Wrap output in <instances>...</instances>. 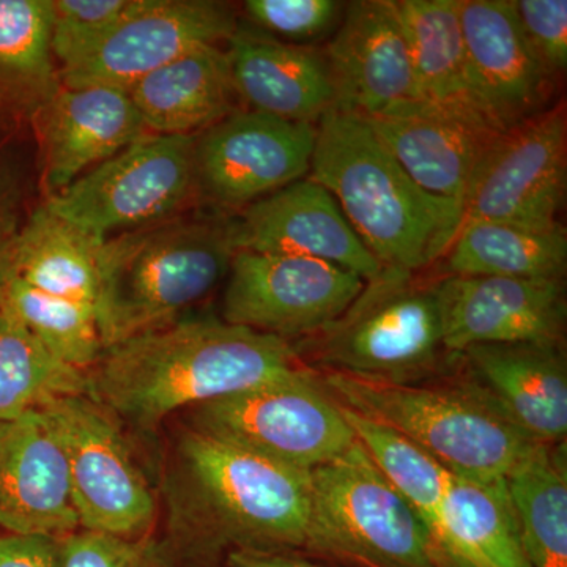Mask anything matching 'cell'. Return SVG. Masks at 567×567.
I'll return each instance as SVG.
<instances>
[{"mask_svg":"<svg viewBox=\"0 0 567 567\" xmlns=\"http://www.w3.org/2000/svg\"><path fill=\"white\" fill-rule=\"evenodd\" d=\"M306 368L292 342L218 319L178 320L106 347L89 369V395L107 412L155 427L197 406Z\"/></svg>","mask_w":567,"mask_h":567,"instance_id":"1","label":"cell"},{"mask_svg":"<svg viewBox=\"0 0 567 567\" xmlns=\"http://www.w3.org/2000/svg\"><path fill=\"white\" fill-rule=\"evenodd\" d=\"M309 178L334 197L383 268L416 275L446 256L462 204L425 192L361 115L330 111L317 122Z\"/></svg>","mask_w":567,"mask_h":567,"instance_id":"2","label":"cell"},{"mask_svg":"<svg viewBox=\"0 0 567 567\" xmlns=\"http://www.w3.org/2000/svg\"><path fill=\"white\" fill-rule=\"evenodd\" d=\"M234 218L183 216L106 238L100 249L96 323L104 349L181 320L227 278Z\"/></svg>","mask_w":567,"mask_h":567,"instance_id":"3","label":"cell"},{"mask_svg":"<svg viewBox=\"0 0 567 567\" xmlns=\"http://www.w3.org/2000/svg\"><path fill=\"white\" fill-rule=\"evenodd\" d=\"M339 404L390 425L427 451L454 476L502 480L540 443L480 383H383L324 374Z\"/></svg>","mask_w":567,"mask_h":567,"instance_id":"4","label":"cell"},{"mask_svg":"<svg viewBox=\"0 0 567 567\" xmlns=\"http://www.w3.org/2000/svg\"><path fill=\"white\" fill-rule=\"evenodd\" d=\"M293 347L328 374L415 383L446 352L435 282L383 268L333 323Z\"/></svg>","mask_w":567,"mask_h":567,"instance_id":"5","label":"cell"},{"mask_svg":"<svg viewBox=\"0 0 567 567\" xmlns=\"http://www.w3.org/2000/svg\"><path fill=\"white\" fill-rule=\"evenodd\" d=\"M306 548L361 567H440L431 536L360 443L311 470Z\"/></svg>","mask_w":567,"mask_h":567,"instance_id":"6","label":"cell"},{"mask_svg":"<svg viewBox=\"0 0 567 567\" xmlns=\"http://www.w3.org/2000/svg\"><path fill=\"white\" fill-rule=\"evenodd\" d=\"M182 454L200 503L241 547L306 548L311 472L194 429L183 439Z\"/></svg>","mask_w":567,"mask_h":567,"instance_id":"7","label":"cell"},{"mask_svg":"<svg viewBox=\"0 0 567 567\" xmlns=\"http://www.w3.org/2000/svg\"><path fill=\"white\" fill-rule=\"evenodd\" d=\"M193 412L194 431L308 472L341 457L357 443L342 405L308 365L194 406Z\"/></svg>","mask_w":567,"mask_h":567,"instance_id":"8","label":"cell"},{"mask_svg":"<svg viewBox=\"0 0 567 567\" xmlns=\"http://www.w3.org/2000/svg\"><path fill=\"white\" fill-rule=\"evenodd\" d=\"M194 147L196 136L144 134L44 204L102 240L174 218L197 199Z\"/></svg>","mask_w":567,"mask_h":567,"instance_id":"9","label":"cell"},{"mask_svg":"<svg viewBox=\"0 0 567 567\" xmlns=\"http://www.w3.org/2000/svg\"><path fill=\"white\" fill-rule=\"evenodd\" d=\"M40 410L50 416L65 447L81 529L126 539L145 537L155 520V495L117 417L91 395H66Z\"/></svg>","mask_w":567,"mask_h":567,"instance_id":"10","label":"cell"},{"mask_svg":"<svg viewBox=\"0 0 567 567\" xmlns=\"http://www.w3.org/2000/svg\"><path fill=\"white\" fill-rule=\"evenodd\" d=\"M566 158L565 103L499 133L466 189L464 223L496 221L532 229L563 226Z\"/></svg>","mask_w":567,"mask_h":567,"instance_id":"11","label":"cell"},{"mask_svg":"<svg viewBox=\"0 0 567 567\" xmlns=\"http://www.w3.org/2000/svg\"><path fill=\"white\" fill-rule=\"evenodd\" d=\"M364 284L323 260L241 249L227 275L223 320L289 342L306 339L333 323Z\"/></svg>","mask_w":567,"mask_h":567,"instance_id":"12","label":"cell"},{"mask_svg":"<svg viewBox=\"0 0 567 567\" xmlns=\"http://www.w3.org/2000/svg\"><path fill=\"white\" fill-rule=\"evenodd\" d=\"M316 125L251 110L235 111L197 134V199L223 212L245 210L308 177Z\"/></svg>","mask_w":567,"mask_h":567,"instance_id":"13","label":"cell"},{"mask_svg":"<svg viewBox=\"0 0 567 567\" xmlns=\"http://www.w3.org/2000/svg\"><path fill=\"white\" fill-rule=\"evenodd\" d=\"M237 29L226 3L142 0L140 9L59 66V80L66 87L102 85L128 92L186 52L229 41Z\"/></svg>","mask_w":567,"mask_h":567,"instance_id":"14","label":"cell"},{"mask_svg":"<svg viewBox=\"0 0 567 567\" xmlns=\"http://www.w3.org/2000/svg\"><path fill=\"white\" fill-rule=\"evenodd\" d=\"M323 50L336 111L374 118L423 100L395 0L347 3Z\"/></svg>","mask_w":567,"mask_h":567,"instance_id":"15","label":"cell"},{"mask_svg":"<svg viewBox=\"0 0 567 567\" xmlns=\"http://www.w3.org/2000/svg\"><path fill=\"white\" fill-rule=\"evenodd\" d=\"M470 89L477 111L503 133L548 110L554 78L518 24L511 0H457Z\"/></svg>","mask_w":567,"mask_h":567,"instance_id":"16","label":"cell"},{"mask_svg":"<svg viewBox=\"0 0 567 567\" xmlns=\"http://www.w3.org/2000/svg\"><path fill=\"white\" fill-rule=\"evenodd\" d=\"M435 287L447 353L461 354L475 346L565 339L563 281L447 275Z\"/></svg>","mask_w":567,"mask_h":567,"instance_id":"17","label":"cell"},{"mask_svg":"<svg viewBox=\"0 0 567 567\" xmlns=\"http://www.w3.org/2000/svg\"><path fill=\"white\" fill-rule=\"evenodd\" d=\"M61 436L43 410L0 421V532L63 539L80 529Z\"/></svg>","mask_w":567,"mask_h":567,"instance_id":"18","label":"cell"},{"mask_svg":"<svg viewBox=\"0 0 567 567\" xmlns=\"http://www.w3.org/2000/svg\"><path fill=\"white\" fill-rule=\"evenodd\" d=\"M234 223L237 251L311 257L352 271L364 282L383 271L334 197L309 177L249 205Z\"/></svg>","mask_w":567,"mask_h":567,"instance_id":"19","label":"cell"},{"mask_svg":"<svg viewBox=\"0 0 567 567\" xmlns=\"http://www.w3.org/2000/svg\"><path fill=\"white\" fill-rule=\"evenodd\" d=\"M32 128L47 200L148 133L128 92L102 85L61 84L33 118Z\"/></svg>","mask_w":567,"mask_h":567,"instance_id":"20","label":"cell"},{"mask_svg":"<svg viewBox=\"0 0 567 567\" xmlns=\"http://www.w3.org/2000/svg\"><path fill=\"white\" fill-rule=\"evenodd\" d=\"M365 121L421 188L458 204L499 134L486 122L424 100Z\"/></svg>","mask_w":567,"mask_h":567,"instance_id":"21","label":"cell"},{"mask_svg":"<svg viewBox=\"0 0 567 567\" xmlns=\"http://www.w3.org/2000/svg\"><path fill=\"white\" fill-rule=\"evenodd\" d=\"M227 43L235 92L251 111L317 125L334 110L333 78L323 48L240 28Z\"/></svg>","mask_w":567,"mask_h":567,"instance_id":"22","label":"cell"},{"mask_svg":"<svg viewBox=\"0 0 567 567\" xmlns=\"http://www.w3.org/2000/svg\"><path fill=\"white\" fill-rule=\"evenodd\" d=\"M473 380L533 440L559 445L567 435V363L563 342L475 346L457 354Z\"/></svg>","mask_w":567,"mask_h":567,"instance_id":"23","label":"cell"},{"mask_svg":"<svg viewBox=\"0 0 567 567\" xmlns=\"http://www.w3.org/2000/svg\"><path fill=\"white\" fill-rule=\"evenodd\" d=\"M429 536L440 567H529L506 477L453 476Z\"/></svg>","mask_w":567,"mask_h":567,"instance_id":"24","label":"cell"},{"mask_svg":"<svg viewBox=\"0 0 567 567\" xmlns=\"http://www.w3.org/2000/svg\"><path fill=\"white\" fill-rule=\"evenodd\" d=\"M148 133L197 136L235 110L226 50L197 48L137 81L128 91Z\"/></svg>","mask_w":567,"mask_h":567,"instance_id":"25","label":"cell"},{"mask_svg":"<svg viewBox=\"0 0 567 567\" xmlns=\"http://www.w3.org/2000/svg\"><path fill=\"white\" fill-rule=\"evenodd\" d=\"M59 87L50 0H0V130L32 126Z\"/></svg>","mask_w":567,"mask_h":567,"instance_id":"26","label":"cell"},{"mask_svg":"<svg viewBox=\"0 0 567 567\" xmlns=\"http://www.w3.org/2000/svg\"><path fill=\"white\" fill-rule=\"evenodd\" d=\"M103 241L43 203L13 235L14 276L41 292L95 308Z\"/></svg>","mask_w":567,"mask_h":567,"instance_id":"27","label":"cell"},{"mask_svg":"<svg viewBox=\"0 0 567 567\" xmlns=\"http://www.w3.org/2000/svg\"><path fill=\"white\" fill-rule=\"evenodd\" d=\"M395 3L421 99L491 125L477 111L470 89L457 0H395Z\"/></svg>","mask_w":567,"mask_h":567,"instance_id":"28","label":"cell"},{"mask_svg":"<svg viewBox=\"0 0 567 567\" xmlns=\"http://www.w3.org/2000/svg\"><path fill=\"white\" fill-rule=\"evenodd\" d=\"M453 276L563 281L567 265L565 226L532 229L496 221L464 223L447 249Z\"/></svg>","mask_w":567,"mask_h":567,"instance_id":"29","label":"cell"},{"mask_svg":"<svg viewBox=\"0 0 567 567\" xmlns=\"http://www.w3.org/2000/svg\"><path fill=\"white\" fill-rule=\"evenodd\" d=\"M506 484L529 567H567L566 442L537 445Z\"/></svg>","mask_w":567,"mask_h":567,"instance_id":"30","label":"cell"},{"mask_svg":"<svg viewBox=\"0 0 567 567\" xmlns=\"http://www.w3.org/2000/svg\"><path fill=\"white\" fill-rule=\"evenodd\" d=\"M66 395H89L87 371L63 363L0 311V421L17 420Z\"/></svg>","mask_w":567,"mask_h":567,"instance_id":"31","label":"cell"},{"mask_svg":"<svg viewBox=\"0 0 567 567\" xmlns=\"http://www.w3.org/2000/svg\"><path fill=\"white\" fill-rule=\"evenodd\" d=\"M344 410L347 423L388 484L415 509L425 529L434 527L442 513L453 473L409 436L390 425Z\"/></svg>","mask_w":567,"mask_h":567,"instance_id":"32","label":"cell"},{"mask_svg":"<svg viewBox=\"0 0 567 567\" xmlns=\"http://www.w3.org/2000/svg\"><path fill=\"white\" fill-rule=\"evenodd\" d=\"M0 311L17 319L63 363L89 371L102 357L104 346L92 306L41 292L13 276Z\"/></svg>","mask_w":567,"mask_h":567,"instance_id":"33","label":"cell"},{"mask_svg":"<svg viewBox=\"0 0 567 567\" xmlns=\"http://www.w3.org/2000/svg\"><path fill=\"white\" fill-rule=\"evenodd\" d=\"M142 0H50L51 51L59 66L140 9Z\"/></svg>","mask_w":567,"mask_h":567,"instance_id":"34","label":"cell"},{"mask_svg":"<svg viewBox=\"0 0 567 567\" xmlns=\"http://www.w3.org/2000/svg\"><path fill=\"white\" fill-rule=\"evenodd\" d=\"M254 24L287 43L320 40L338 24L346 3L336 0H248L244 7Z\"/></svg>","mask_w":567,"mask_h":567,"instance_id":"35","label":"cell"},{"mask_svg":"<svg viewBox=\"0 0 567 567\" xmlns=\"http://www.w3.org/2000/svg\"><path fill=\"white\" fill-rule=\"evenodd\" d=\"M61 567H166L147 539L78 529L61 539Z\"/></svg>","mask_w":567,"mask_h":567,"instance_id":"36","label":"cell"},{"mask_svg":"<svg viewBox=\"0 0 567 567\" xmlns=\"http://www.w3.org/2000/svg\"><path fill=\"white\" fill-rule=\"evenodd\" d=\"M514 2V0H513ZM518 24L529 47L551 76L567 66L566 0H516Z\"/></svg>","mask_w":567,"mask_h":567,"instance_id":"37","label":"cell"},{"mask_svg":"<svg viewBox=\"0 0 567 567\" xmlns=\"http://www.w3.org/2000/svg\"><path fill=\"white\" fill-rule=\"evenodd\" d=\"M0 567H61V539L0 532Z\"/></svg>","mask_w":567,"mask_h":567,"instance_id":"38","label":"cell"},{"mask_svg":"<svg viewBox=\"0 0 567 567\" xmlns=\"http://www.w3.org/2000/svg\"><path fill=\"white\" fill-rule=\"evenodd\" d=\"M229 567H324L278 550L240 547L229 555Z\"/></svg>","mask_w":567,"mask_h":567,"instance_id":"39","label":"cell"},{"mask_svg":"<svg viewBox=\"0 0 567 567\" xmlns=\"http://www.w3.org/2000/svg\"><path fill=\"white\" fill-rule=\"evenodd\" d=\"M13 276V235H11V237H0V301H2L7 284Z\"/></svg>","mask_w":567,"mask_h":567,"instance_id":"40","label":"cell"},{"mask_svg":"<svg viewBox=\"0 0 567 567\" xmlns=\"http://www.w3.org/2000/svg\"><path fill=\"white\" fill-rule=\"evenodd\" d=\"M17 230L13 212H11L9 186H7L6 178L0 175V237H11L17 234Z\"/></svg>","mask_w":567,"mask_h":567,"instance_id":"41","label":"cell"}]
</instances>
